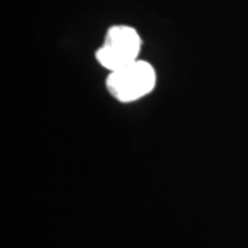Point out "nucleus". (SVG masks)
Wrapping results in <instances>:
<instances>
[{"mask_svg":"<svg viewBox=\"0 0 248 248\" xmlns=\"http://www.w3.org/2000/svg\"><path fill=\"white\" fill-rule=\"evenodd\" d=\"M157 75L151 62L137 60L120 69L109 72L105 86L116 101L130 104L149 95L156 87Z\"/></svg>","mask_w":248,"mask_h":248,"instance_id":"f257e3e1","label":"nucleus"},{"mask_svg":"<svg viewBox=\"0 0 248 248\" xmlns=\"http://www.w3.org/2000/svg\"><path fill=\"white\" fill-rule=\"evenodd\" d=\"M141 47V36L137 29L128 25H115L108 29L102 45L95 51V58L104 69L113 72L140 60Z\"/></svg>","mask_w":248,"mask_h":248,"instance_id":"f03ea898","label":"nucleus"}]
</instances>
